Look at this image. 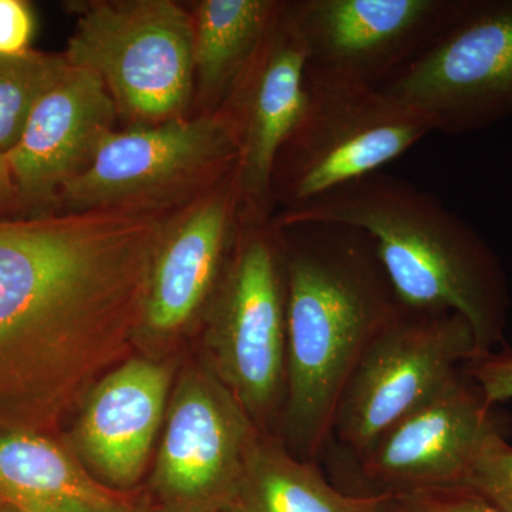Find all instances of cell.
I'll return each mask as SVG.
<instances>
[{"instance_id": "obj_1", "label": "cell", "mask_w": 512, "mask_h": 512, "mask_svg": "<svg viewBox=\"0 0 512 512\" xmlns=\"http://www.w3.org/2000/svg\"><path fill=\"white\" fill-rule=\"evenodd\" d=\"M158 212L0 221V430L53 429L136 345Z\"/></svg>"}, {"instance_id": "obj_2", "label": "cell", "mask_w": 512, "mask_h": 512, "mask_svg": "<svg viewBox=\"0 0 512 512\" xmlns=\"http://www.w3.org/2000/svg\"><path fill=\"white\" fill-rule=\"evenodd\" d=\"M275 227L288 286V386L278 437L299 460L318 463L353 370L403 306L365 232L325 222Z\"/></svg>"}, {"instance_id": "obj_3", "label": "cell", "mask_w": 512, "mask_h": 512, "mask_svg": "<svg viewBox=\"0 0 512 512\" xmlns=\"http://www.w3.org/2000/svg\"><path fill=\"white\" fill-rule=\"evenodd\" d=\"M301 222L365 232L404 309L460 313L480 352L507 345L511 295L503 262L437 195L376 171L285 211L275 225Z\"/></svg>"}, {"instance_id": "obj_4", "label": "cell", "mask_w": 512, "mask_h": 512, "mask_svg": "<svg viewBox=\"0 0 512 512\" xmlns=\"http://www.w3.org/2000/svg\"><path fill=\"white\" fill-rule=\"evenodd\" d=\"M288 286L278 228L244 217L208 309L205 362L262 433L281 429L288 386ZM278 437V436H276Z\"/></svg>"}, {"instance_id": "obj_5", "label": "cell", "mask_w": 512, "mask_h": 512, "mask_svg": "<svg viewBox=\"0 0 512 512\" xmlns=\"http://www.w3.org/2000/svg\"><path fill=\"white\" fill-rule=\"evenodd\" d=\"M430 133L420 111L379 87L306 74L305 106L276 157L271 204L301 208L380 171Z\"/></svg>"}, {"instance_id": "obj_6", "label": "cell", "mask_w": 512, "mask_h": 512, "mask_svg": "<svg viewBox=\"0 0 512 512\" xmlns=\"http://www.w3.org/2000/svg\"><path fill=\"white\" fill-rule=\"evenodd\" d=\"M194 22L171 0L92 2L77 18L64 59L103 83L134 126L175 119L195 80Z\"/></svg>"}, {"instance_id": "obj_7", "label": "cell", "mask_w": 512, "mask_h": 512, "mask_svg": "<svg viewBox=\"0 0 512 512\" xmlns=\"http://www.w3.org/2000/svg\"><path fill=\"white\" fill-rule=\"evenodd\" d=\"M238 158L237 134L224 110L134 126L113 131L59 198L67 212H158L192 192L214 190L235 173Z\"/></svg>"}, {"instance_id": "obj_8", "label": "cell", "mask_w": 512, "mask_h": 512, "mask_svg": "<svg viewBox=\"0 0 512 512\" xmlns=\"http://www.w3.org/2000/svg\"><path fill=\"white\" fill-rule=\"evenodd\" d=\"M478 352L473 329L460 313L403 308L370 343L340 397L330 437L340 456L356 460L365 454Z\"/></svg>"}, {"instance_id": "obj_9", "label": "cell", "mask_w": 512, "mask_h": 512, "mask_svg": "<svg viewBox=\"0 0 512 512\" xmlns=\"http://www.w3.org/2000/svg\"><path fill=\"white\" fill-rule=\"evenodd\" d=\"M379 89L447 136L510 119L512 0H468L456 20Z\"/></svg>"}, {"instance_id": "obj_10", "label": "cell", "mask_w": 512, "mask_h": 512, "mask_svg": "<svg viewBox=\"0 0 512 512\" xmlns=\"http://www.w3.org/2000/svg\"><path fill=\"white\" fill-rule=\"evenodd\" d=\"M261 430L207 362L178 379L148 483V512H222Z\"/></svg>"}, {"instance_id": "obj_11", "label": "cell", "mask_w": 512, "mask_h": 512, "mask_svg": "<svg viewBox=\"0 0 512 512\" xmlns=\"http://www.w3.org/2000/svg\"><path fill=\"white\" fill-rule=\"evenodd\" d=\"M468 0H296L286 18L306 74L383 86L463 12Z\"/></svg>"}, {"instance_id": "obj_12", "label": "cell", "mask_w": 512, "mask_h": 512, "mask_svg": "<svg viewBox=\"0 0 512 512\" xmlns=\"http://www.w3.org/2000/svg\"><path fill=\"white\" fill-rule=\"evenodd\" d=\"M477 383L460 370L396 421L352 461L356 494L396 497L463 484L474 458L503 419Z\"/></svg>"}, {"instance_id": "obj_13", "label": "cell", "mask_w": 512, "mask_h": 512, "mask_svg": "<svg viewBox=\"0 0 512 512\" xmlns=\"http://www.w3.org/2000/svg\"><path fill=\"white\" fill-rule=\"evenodd\" d=\"M242 221L234 173L201 197L180 224L165 229L148 275L137 340L168 342L211 305Z\"/></svg>"}, {"instance_id": "obj_14", "label": "cell", "mask_w": 512, "mask_h": 512, "mask_svg": "<svg viewBox=\"0 0 512 512\" xmlns=\"http://www.w3.org/2000/svg\"><path fill=\"white\" fill-rule=\"evenodd\" d=\"M306 64L305 49L281 3L264 42L220 109L237 134L235 177L247 217L265 220L268 215L276 157L305 106Z\"/></svg>"}, {"instance_id": "obj_15", "label": "cell", "mask_w": 512, "mask_h": 512, "mask_svg": "<svg viewBox=\"0 0 512 512\" xmlns=\"http://www.w3.org/2000/svg\"><path fill=\"white\" fill-rule=\"evenodd\" d=\"M173 370L147 357H128L84 397L74 424L76 457L101 484L131 494L144 476L163 426Z\"/></svg>"}, {"instance_id": "obj_16", "label": "cell", "mask_w": 512, "mask_h": 512, "mask_svg": "<svg viewBox=\"0 0 512 512\" xmlns=\"http://www.w3.org/2000/svg\"><path fill=\"white\" fill-rule=\"evenodd\" d=\"M119 111L103 83L70 66L37 101L6 153L19 200L45 202L83 173L114 131Z\"/></svg>"}, {"instance_id": "obj_17", "label": "cell", "mask_w": 512, "mask_h": 512, "mask_svg": "<svg viewBox=\"0 0 512 512\" xmlns=\"http://www.w3.org/2000/svg\"><path fill=\"white\" fill-rule=\"evenodd\" d=\"M0 504L26 512H148L43 433L0 430Z\"/></svg>"}, {"instance_id": "obj_18", "label": "cell", "mask_w": 512, "mask_h": 512, "mask_svg": "<svg viewBox=\"0 0 512 512\" xmlns=\"http://www.w3.org/2000/svg\"><path fill=\"white\" fill-rule=\"evenodd\" d=\"M386 497L335 487L318 463L299 460L279 437L261 431L222 512H369Z\"/></svg>"}, {"instance_id": "obj_19", "label": "cell", "mask_w": 512, "mask_h": 512, "mask_svg": "<svg viewBox=\"0 0 512 512\" xmlns=\"http://www.w3.org/2000/svg\"><path fill=\"white\" fill-rule=\"evenodd\" d=\"M272 0H204L194 18L195 80L220 110L254 59L281 9Z\"/></svg>"}, {"instance_id": "obj_20", "label": "cell", "mask_w": 512, "mask_h": 512, "mask_svg": "<svg viewBox=\"0 0 512 512\" xmlns=\"http://www.w3.org/2000/svg\"><path fill=\"white\" fill-rule=\"evenodd\" d=\"M67 69L63 55L33 50L19 56L0 55V153L18 144L37 101Z\"/></svg>"}, {"instance_id": "obj_21", "label": "cell", "mask_w": 512, "mask_h": 512, "mask_svg": "<svg viewBox=\"0 0 512 512\" xmlns=\"http://www.w3.org/2000/svg\"><path fill=\"white\" fill-rule=\"evenodd\" d=\"M461 485L495 507L512 512V446L504 431L485 440Z\"/></svg>"}, {"instance_id": "obj_22", "label": "cell", "mask_w": 512, "mask_h": 512, "mask_svg": "<svg viewBox=\"0 0 512 512\" xmlns=\"http://www.w3.org/2000/svg\"><path fill=\"white\" fill-rule=\"evenodd\" d=\"M392 501L400 512H505L463 485L413 491Z\"/></svg>"}, {"instance_id": "obj_23", "label": "cell", "mask_w": 512, "mask_h": 512, "mask_svg": "<svg viewBox=\"0 0 512 512\" xmlns=\"http://www.w3.org/2000/svg\"><path fill=\"white\" fill-rule=\"evenodd\" d=\"M464 370L493 406L512 400V349L505 345L491 352H478Z\"/></svg>"}, {"instance_id": "obj_24", "label": "cell", "mask_w": 512, "mask_h": 512, "mask_svg": "<svg viewBox=\"0 0 512 512\" xmlns=\"http://www.w3.org/2000/svg\"><path fill=\"white\" fill-rule=\"evenodd\" d=\"M35 32L32 9L22 0H0V55L19 56L29 52Z\"/></svg>"}, {"instance_id": "obj_25", "label": "cell", "mask_w": 512, "mask_h": 512, "mask_svg": "<svg viewBox=\"0 0 512 512\" xmlns=\"http://www.w3.org/2000/svg\"><path fill=\"white\" fill-rule=\"evenodd\" d=\"M18 198V190L13 181L8 158H6V154L0 153V202L18 200Z\"/></svg>"}, {"instance_id": "obj_26", "label": "cell", "mask_w": 512, "mask_h": 512, "mask_svg": "<svg viewBox=\"0 0 512 512\" xmlns=\"http://www.w3.org/2000/svg\"><path fill=\"white\" fill-rule=\"evenodd\" d=\"M369 512H400L397 510L396 505L393 504L392 497H386L383 501H380L375 508H372Z\"/></svg>"}, {"instance_id": "obj_27", "label": "cell", "mask_w": 512, "mask_h": 512, "mask_svg": "<svg viewBox=\"0 0 512 512\" xmlns=\"http://www.w3.org/2000/svg\"><path fill=\"white\" fill-rule=\"evenodd\" d=\"M0 512H26L19 510V508L9 507V505L0 504Z\"/></svg>"}]
</instances>
